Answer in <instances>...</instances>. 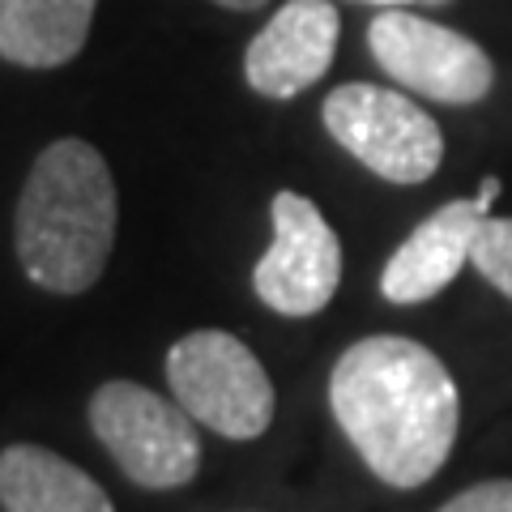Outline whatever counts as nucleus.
<instances>
[{"mask_svg":"<svg viewBox=\"0 0 512 512\" xmlns=\"http://www.w3.org/2000/svg\"><path fill=\"white\" fill-rule=\"evenodd\" d=\"M167 384L192 419L227 440H256L274 423V384L235 333H184L167 355Z\"/></svg>","mask_w":512,"mask_h":512,"instance_id":"nucleus-4","label":"nucleus"},{"mask_svg":"<svg viewBox=\"0 0 512 512\" xmlns=\"http://www.w3.org/2000/svg\"><path fill=\"white\" fill-rule=\"evenodd\" d=\"M436 512H512V478H487V483H474Z\"/></svg>","mask_w":512,"mask_h":512,"instance_id":"nucleus-13","label":"nucleus"},{"mask_svg":"<svg viewBox=\"0 0 512 512\" xmlns=\"http://www.w3.org/2000/svg\"><path fill=\"white\" fill-rule=\"evenodd\" d=\"M325 128L367 171L393 184H423L444 158L440 124L406 94L350 82L325 99Z\"/></svg>","mask_w":512,"mask_h":512,"instance_id":"nucleus-5","label":"nucleus"},{"mask_svg":"<svg viewBox=\"0 0 512 512\" xmlns=\"http://www.w3.org/2000/svg\"><path fill=\"white\" fill-rule=\"evenodd\" d=\"M197 419L180 406L158 397L146 384L107 380L90 397V427L111 461L146 491H171L197 478L201 440Z\"/></svg>","mask_w":512,"mask_h":512,"instance_id":"nucleus-3","label":"nucleus"},{"mask_svg":"<svg viewBox=\"0 0 512 512\" xmlns=\"http://www.w3.org/2000/svg\"><path fill=\"white\" fill-rule=\"evenodd\" d=\"M474 269L483 274L495 291L512 299V218H483L470 248Z\"/></svg>","mask_w":512,"mask_h":512,"instance_id":"nucleus-12","label":"nucleus"},{"mask_svg":"<svg viewBox=\"0 0 512 512\" xmlns=\"http://www.w3.org/2000/svg\"><path fill=\"white\" fill-rule=\"evenodd\" d=\"M431 5H444V0H431Z\"/></svg>","mask_w":512,"mask_h":512,"instance_id":"nucleus-16","label":"nucleus"},{"mask_svg":"<svg viewBox=\"0 0 512 512\" xmlns=\"http://www.w3.org/2000/svg\"><path fill=\"white\" fill-rule=\"evenodd\" d=\"M338 9L333 0H286L248 43L244 77L265 99H295L329 73L338 52Z\"/></svg>","mask_w":512,"mask_h":512,"instance_id":"nucleus-9","label":"nucleus"},{"mask_svg":"<svg viewBox=\"0 0 512 512\" xmlns=\"http://www.w3.org/2000/svg\"><path fill=\"white\" fill-rule=\"evenodd\" d=\"M359 5H389V9H402V5H410V0H359Z\"/></svg>","mask_w":512,"mask_h":512,"instance_id":"nucleus-15","label":"nucleus"},{"mask_svg":"<svg viewBox=\"0 0 512 512\" xmlns=\"http://www.w3.org/2000/svg\"><path fill=\"white\" fill-rule=\"evenodd\" d=\"M99 0H0V56L22 69H56L86 47Z\"/></svg>","mask_w":512,"mask_h":512,"instance_id":"nucleus-11","label":"nucleus"},{"mask_svg":"<svg viewBox=\"0 0 512 512\" xmlns=\"http://www.w3.org/2000/svg\"><path fill=\"white\" fill-rule=\"evenodd\" d=\"M214 5H227V9H239V13H248V9H261L265 0H214Z\"/></svg>","mask_w":512,"mask_h":512,"instance_id":"nucleus-14","label":"nucleus"},{"mask_svg":"<svg viewBox=\"0 0 512 512\" xmlns=\"http://www.w3.org/2000/svg\"><path fill=\"white\" fill-rule=\"evenodd\" d=\"M120 197L107 158L90 141H52L18 197V261L52 295H82L103 278L116 244Z\"/></svg>","mask_w":512,"mask_h":512,"instance_id":"nucleus-2","label":"nucleus"},{"mask_svg":"<svg viewBox=\"0 0 512 512\" xmlns=\"http://www.w3.org/2000/svg\"><path fill=\"white\" fill-rule=\"evenodd\" d=\"M269 218H274V244L256 261V295L282 316H316L320 308H329L342 282L338 235H333L325 214L291 188L274 197Z\"/></svg>","mask_w":512,"mask_h":512,"instance_id":"nucleus-7","label":"nucleus"},{"mask_svg":"<svg viewBox=\"0 0 512 512\" xmlns=\"http://www.w3.org/2000/svg\"><path fill=\"white\" fill-rule=\"evenodd\" d=\"M0 508L5 512H116L107 491L73 461L39 444L0 453Z\"/></svg>","mask_w":512,"mask_h":512,"instance_id":"nucleus-10","label":"nucleus"},{"mask_svg":"<svg viewBox=\"0 0 512 512\" xmlns=\"http://www.w3.org/2000/svg\"><path fill=\"white\" fill-rule=\"evenodd\" d=\"M367 47L393 82L436 103L466 107L487 99L495 86V64L470 35L414 18L406 9H384L367 26Z\"/></svg>","mask_w":512,"mask_h":512,"instance_id":"nucleus-6","label":"nucleus"},{"mask_svg":"<svg viewBox=\"0 0 512 512\" xmlns=\"http://www.w3.org/2000/svg\"><path fill=\"white\" fill-rule=\"evenodd\" d=\"M329 406L363 466L397 491L436 478L457 444V384L440 355L414 338L355 342L329 376Z\"/></svg>","mask_w":512,"mask_h":512,"instance_id":"nucleus-1","label":"nucleus"},{"mask_svg":"<svg viewBox=\"0 0 512 512\" xmlns=\"http://www.w3.org/2000/svg\"><path fill=\"white\" fill-rule=\"evenodd\" d=\"M495 197H500V180L487 175L478 197H461L448 201L444 210H436L431 218H423L419 227L410 231V239L389 256L380 274V291L389 303H423L431 295H440L448 282L461 274V265L470 261L474 235L483 227V218L491 214Z\"/></svg>","mask_w":512,"mask_h":512,"instance_id":"nucleus-8","label":"nucleus"}]
</instances>
